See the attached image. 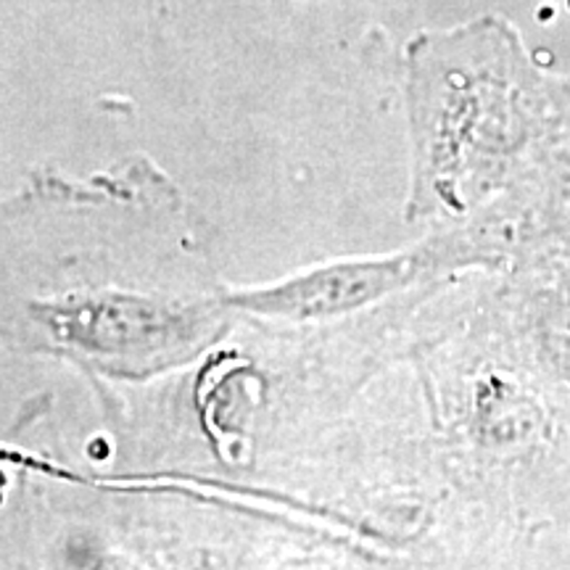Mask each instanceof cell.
Returning a JSON list of instances; mask_svg holds the SVG:
<instances>
[]
</instances>
